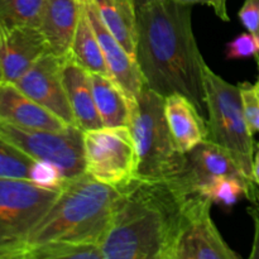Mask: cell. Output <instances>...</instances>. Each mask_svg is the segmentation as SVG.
Instances as JSON below:
<instances>
[{
    "mask_svg": "<svg viewBox=\"0 0 259 259\" xmlns=\"http://www.w3.org/2000/svg\"><path fill=\"white\" fill-rule=\"evenodd\" d=\"M136 58L144 83L164 98L181 94L206 118L205 60L192 28V5L149 0L137 8Z\"/></svg>",
    "mask_w": 259,
    "mask_h": 259,
    "instance_id": "1",
    "label": "cell"
},
{
    "mask_svg": "<svg viewBox=\"0 0 259 259\" xmlns=\"http://www.w3.org/2000/svg\"><path fill=\"white\" fill-rule=\"evenodd\" d=\"M120 196L100 247L104 259H172L182 210L195 190L185 177L137 180Z\"/></svg>",
    "mask_w": 259,
    "mask_h": 259,
    "instance_id": "2",
    "label": "cell"
},
{
    "mask_svg": "<svg viewBox=\"0 0 259 259\" xmlns=\"http://www.w3.org/2000/svg\"><path fill=\"white\" fill-rule=\"evenodd\" d=\"M119 196L116 187L96 181L88 174L67 179L56 201L30 234L27 252L48 242L99 245Z\"/></svg>",
    "mask_w": 259,
    "mask_h": 259,
    "instance_id": "3",
    "label": "cell"
},
{
    "mask_svg": "<svg viewBox=\"0 0 259 259\" xmlns=\"http://www.w3.org/2000/svg\"><path fill=\"white\" fill-rule=\"evenodd\" d=\"M129 129L137 149V180L174 181L184 177L186 153L172 138L164 115V96L144 86L129 101Z\"/></svg>",
    "mask_w": 259,
    "mask_h": 259,
    "instance_id": "4",
    "label": "cell"
},
{
    "mask_svg": "<svg viewBox=\"0 0 259 259\" xmlns=\"http://www.w3.org/2000/svg\"><path fill=\"white\" fill-rule=\"evenodd\" d=\"M202 73L207 111V141L224 148L244 176L254 182V139L243 110L239 85L228 82L206 62Z\"/></svg>",
    "mask_w": 259,
    "mask_h": 259,
    "instance_id": "5",
    "label": "cell"
},
{
    "mask_svg": "<svg viewBox=\"0 0 259 259\" xmlns=\"http://www.w3.org/2000/svg\"><path fill=\"white\" fill-rule=\"evenodd\" d=\"M60 192L30 180L0 179V259H24L30 234Z\"/></svg>",
    "mask_w": 259,
    "mask_h": 259,
    "instance_id": "6",
    "label": "cell"
},
{
    "mask_svg": "<svg viewBox=\"0 0 259 259\" xmlns=\"http://www.w3.org/2000/svg\"><path fill=\"white\" fill-rule=\"evenodd\" d=\"M86 174L96 181L123 189L136 179L137 149L128 125L83 132Z\"/></svg>",
    "mask_w": 259,
    "mask_h": 259,
    "instance_id": "7",
    "label": "cell"
},
{
    "mask_svg": "<svg viewBox=\"0 0 259 259\" xmlns=\"http://www.w3.org/2000/svg\"><path fill=\"white\" fill-rule=\"evenodd\" d=\"M0 137L34 161H47L60 167L66 179L86 174L83 132L77 126L53 132L20 128L0 120Z\"/></svg>",
    "mask_w": 259,
    "mask_h": 259,
    "instance_id": "8",
    "label": "cell"
},
{
    "mask_svg": "<svg viewBox=\"0 0 259 259\" xmlns=\"http://www.w3.org/2000/svg\"><path fill=\"white\" fill-rule=\"evenodd\" d=\"M212 201L195 192L182 210L172 259H240L211 218Z\"/></svg>",
    "mask_w": 259,
    "mask_h": 259,
    "instance_id": "9",
    "label": "cell"
},
{
    "mask_svg": "<svg viewBox=\"0 0 259 259\" xmlns=\"http://www.w3.org/2000/svg\"><path fill=\"white\" fill-rule=\"evenodd\" d=\"M15 85L25 95L62 119L66 124L76 126L75 116L63 88L62 58L48 51Z\"/></svg>",
    "mask_w": 259,
    "mask_h": 259,
    "instance_id": "10",
    "label": "cell"
},
{
    "mask_svg": "<svg viewBox=\"0 0 259 259\" xmlns=\"http://www.w3.org/2000/svg\"><path fill=\"white\" fill-rule=\"evenodd\" d=\"M48 51L38 27L0 24V68L4 81L17 82Z\"/></svg>",
    "mask_w": 259,
    "mask_h": 259,
    "instance_id": "11",
    "label": "cell"
},
{
    "mask_svg": "<svg viewBox=\"0 0 259 259\" xmlns=\"http://www.w3.org/2000/svg\"><path fill=\"white\" fill-rule=\"evenodd\" d=\"M82 2L100 43L109 76L120 86L129 101L134 100L146 86L137 58L128 53V51L111 34L110 30L104 24L93 2L91 0H82Z\"/></svg>",
    "mask_w": 259,
    "mask_h": 259,
    "instance_id": "12",
    "label": "cell"
},
{
    "mask_svg": "<svg viewBox=\"0 0 259 259\" xmlns=\"http://www.w3.org/2000/svg\"><path fill=\"white\" fill-rule=\"evenodd\" d=\"M0 120L25 129L65 131L68 128L62 119L25 95L15 83L0 82Z\"/></svg>",
    "mask_w": 259,
    "mask_h": 259,
    "instance_id": "13",
    "label": "cell"
},
{
    "mask_svg": "<svg viewBox=\"0 0 259 259\" xmlns=\"http://www.w3.org/2000/svg\"><path fill=\"white\" fill-rule=\"evenodd\" d=\"M81 7L82 0H46L38 28L51 53L61 58L70 55Z\"/></svg>",
    "mask_w": 259,
    "mask_h": 259,
    "instance_id": "14",
    "label": "cell"
},
{
    "mask_svg": "<svg viewBox=\"0 0 259 259\" xmlns=\"http://www.w3.org/2000/svg\"><path fill=\"white\" fill-rule=\"evenodd\" d=\"M62 82L76 126L82 132L104 126L96 110L90 72L81 67L71 55L62 58Z\"/></svg>",
    "mask_w": 259,
    "mask_h": 259,
    "instance_id": "15",
    "label": "cell"
},
{
    "mask_svg": "<svg viewBox=\"0 0 259 259\" xmlns=\"http://www.w3.org/2000/svg\"><path fill=\"white\" fill-rule=\"evenodd\" d=\"M164 115L172 138L184 153L207 139V123L190 99L181 94L164 98Z\"/></svg>",
    "mask_w": 259,
    "mask_h": 259,
    "instance_id": "16",
    "label": "cell"
},
{
    "mask_svg": "<svg viewBox=\"0 0 259 259\" xmlns=\"http://www.w3.org/2000/svg\"><path fill=\"white\" fill-rule=\"evenodd\" d=\"M187 168L185 179L197 191V187L209 180L220 176H233L249 181L229 153L218 144L204 141L186 153ZM257 185V184H255Z\"/></svg>",
    "mask_w": 259,
    "mask_h": 259,
    "instance_id": "17",
    "label": "cell"
},
{
    "mask_svg": "<svg viewBox=\"0 0 259 259\" xmlns=\"http://www.w3.org/2000/svg\"><path fill=\"white\" fill-rule=\"evenodd\" d=\"M118 42L136 57L137 4L134 0H91Z\"/></svg>",
    "mask_w": 259,
    "mask_h": 259,
    "instance_id": "18",
    "label": "cell"
},
{
    "mask_svg": "<svg viewBox=\"0 0 259 259\" xmlns=\"http://www.w3.org/2000/svg\"><path fill=\"white\" fill-rule=\"evenodd\" d=\"M96 110L104 126L129 124V100L120 86L109 75L90 73Z\"/></svg>",
    "mask_w": 259,
    "mask_h": 259,
    "instance_id": "19",
    "label": "cell"
},
{
    "mask_svg": "<svg viewBox=\"0 0 259 259\" xmlns=\"http://www.w3.org/2000/svg\"><path fill=\"white\" fill-rule=\"evenodd\" d=\"M70 55L88 72L109 75L100 43L89 19L83 2L81 7L80 19L71 43Z\"/></svg>",
    "mask_w": 259,
    "mask_h": 259,
    "instance_id": "20",
    "label": "cell"
},
{
    "mask_svg": "<svg viewBox=\"0 0 259 259\" xmlns=\"http://www.w3.org/2000/svg\"><path fill=\"white\" fill-rule=\"evenodd\" d=\"M258 185L249 184L242 179L233 176H220L209 180L197 187V192L212 202L230 207L237 204L238 200L245 196L250 202L259 199Z\"/></svg>",
    "mask_w": 259,
    "mask_h": 259,
    "instance_id": "21",
    "label": "cell"
},
{
    "mask_svg": "<svg viewBox=\"0 0 259 259\" xmlns=\"http://www.w3.org/2000/svg\"><path fill=\"white\" fill-rule=\"evenodd\" d=\"M24 259H104V255L98 244L48 242L30 248Z\"/></svg>",
    "mask_w": 259,
    "mask_h": 259,
    "instance_id": "22",
    "label": "cell"
},
{
    "mask_svg": "<svg viewBox=\"0 0 259 259\" xmlns=\"http://www.w3.org/2000/svg\"><path fill=\"white\" fill-rule=\"evenodd\" d=\"M46 0H0V24L39 25Z\"/></svg>",
    "mask_w": 259,
    "mask_h": 259,
    "instance_id": "23",
    "label": "cell"
},
{
    "mask_svg": "<svg viewBox=\"0 0 259 259\" xmlns=\"http://www.w3.org/2000/svg\"><path fill=\"white\" fill-rule=\"evenodd\" d=\"M34 159L0 137V179L29 180Z\"/></svg>",
    "mask_w": 259,
    "mask_h": 259,
    "instance_id": "24",
    "label": "cell"
},
{
    "mask_svg": "<svg viewBox=\"0 0 259 259\" xmlns=\"http://www.w3.org/2000/svg\"><path fill=\"white\" fill-rule=\"evenodd\" d=\"M29 180L45 189L61 190L67 179L56 164L47 161H34L29 172Z\"/></svg>",
    "mask_w": 259,
    "mask_h": 259,
    "instance_id": "25",
    "label": "cell"
},
{
    "mask_svg": "<svg viewBox=\"0 0 259 259\" xmlns=\"http://www.w3.org/2000/svg\"><path fill=\"white\" fill-rule=\"evenodd\" d=\"M225 55L229 60H243V58L259 56V37L247 30L229 42L225 48Z\"/></svg>",
    "mask_w": 259,
    "mask_h": 259,
    "instance_id": "26",
    "label": "cell"
},
{
    "mask_svg": "<svg viewBox=\"0 0 259 259\" xmlns=\"http://www.w3.org/2000/svg\"><path fill=\"white\" fill-rule=\"evenodd\" d=\"M239 88L243 110L248 125L253 133L259 132V86L257 82L254 85L245 82L239 85Z\"/></svg>",
    "mask_w": 259,
    "mask_h": 259,
    "instance_id": "27",
    "label": "cell"
},
{
    "mask_svg": "<svg viewBox=\"0 0 259 259\" xmlns=\"http://www.w3.org/2000/svg\"><path fill=\"white\" fill-rule=\"evenodd\" d=\"M238 17L248 32L259 37V0H245Z\"/></svg>",
    "mask_w": 259,
    "mask_h": 259,
    "instance_id": "28",
    "label": "cell"
},
{
    "mask_svg": "<svg viewBox=\"0 0 259 259\" xmlns=\"http://www.w3.org/2000/svg\"><path fill=\"white\" fill-rule=\"evenodd\" d=\"M174 2L180 3L185 5H194V4H204L207 7H211L214 9L215 14L224 22H229L230 18L228 14L227 9V0H174Z\"/></svg>",
    "mask_w": 259,
    "mask_h": 259,
    "instance_id": "29",
    "label": "cell"
},
{
    "mask_svg": "<svg viewBox=\"0 0 259 259\" xmlns=\"http://www.w3.org/2000/svg\"><path fill=\"white\" fill-rule=\"evenodd\" d=\"M248 212L254 222V242H253L252 252H250V259L259 258V199L252 202L248 207Z\"/></svg>",
    "mask_w": 259,
    "mask_h": 259,
    "instance_id": "30",
    "label": "cell"
},
{
    "mask_svg": "<svg viewBox=\"0 0 259 259\" xmlns=\"http://www.w3.org/2000/svg\"><path fill=\"white\" fill-rule=\"evenodd\" d=\"M253 179H254V182L259 186V144L257 153L254 154V162H253Z\"/></svg>",
    "mask_w": 259,
    "mask_h": 259,
    "instance_id": "31",
    "label": "cell"
},
{
    "mask_svg": "<svg viewBox=\"0 0 259 259\" xmlns=\"http://www.w3.org/2000/svg\"><path fill=\"white\" fill-rule=\"evenodd\" d=\"M134 2H136V4H137V8H138V7H139V5L144 4V3L149 2V0H134Z\"/></svg>",
    "mask_w": 259,
    "mask_h": 259,
    "instance_id": "32",
    "label": "cell"
},
{
    "mask_svg": "<svg viewBox=\"0 0 259 259\" xmlns=\"http://www.w3.org/2000/svg\"><path fill=\"white\" fill-rule=\"evenodd\" d=\"M255 60H257V63H258V71H259V56L255 57ZM257 85L259 86V72H258V81H257Z\"/></svg>",
    "mask_w": 259,
    "mask_h": 259,
    "instance_id": "33",
    "label": "cell"
},
{
    "mask_svg": "<svg viewBox=\"0 0 259 259\" xmlns=\"http://www.w3.org/2000/svg\"><path fill=\"white\" fill-rule=\"evenodd\" d=\"M3 81V75H2V68H0V82Z\"/></svg>",
    "mask_w": 259,
    "mask_h": 259,
    "instance_id": "34",
    "label": "cell"
},
{
    "mask_svg": "<svg viewBox=\"0 0 259 259\" xmlns=\"http://www.w3.org/2000/svg\"><path fill=\"white\" fill-rule=\"evenodd\" d=\"M258 144H259V143H258Z\"/></svg>",
    "mask_w": 259,
    "mask_h": 259,
    "instance_id": "35",
    "label": "cell"
}]
</instances>
